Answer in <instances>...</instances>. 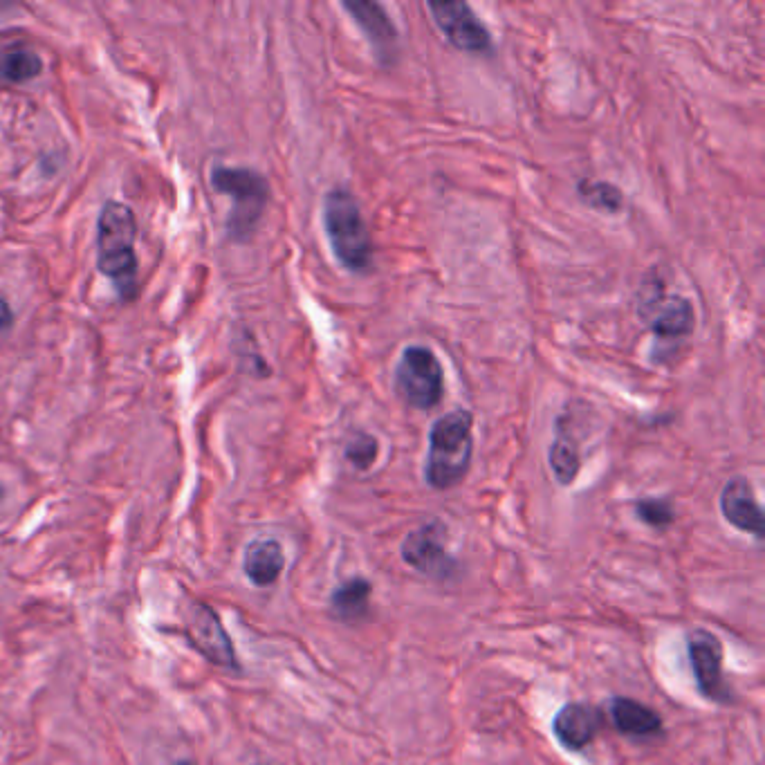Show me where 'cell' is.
Wrapping results in <instances>:
<instances>
[{
	"mask_svg": "<svg viewBox=\"0 0 765 765\" xmlns=\"http://www.w3.org/2000/svg\"><path fill=\"white\" fill-rule=\"evenodd\" d=\"M137 220L131 207L108 200L97 220V265L115 283L122 299H133L137 292L135 256Z\"/></svg>",
	"mask_w": 765,
	"mask_h": 765,
	"instance_id": "obj_2",
	"label": "cell"
},
{
	"mask_svg": "<svg viewBox=\"0 0 765 765\" xmlns=\"http://www.w3.org/2000/svg\"><path fill=\"white\" fill-rule=\"evenodd\" d=\"M611 718L617 732L631 736V739H649V736H658L662 730L660 714L633 698L615 696L611 700Z\"/></svg>",
	"mask_w": 765,
	"mask_h": 765,
	"instance_id": "obj_15",
	"label": "cell"
},
{
	"mask_svg": "<svg viewBox=\"0 0 765 765\" xmlns=\"http://www.w3.org/2000/svg\"><path fill=\"white\" fill-rule=\"evenodd\" d=\"M548 463L559 485H573L582 469V454H579L577 440L570 436L568 429H557V436L548 447Z\"/></svg>",
	"mask_w": 765,
	"mask_h": 765,
	"instance_id": "obj_17",
	"label": "cell"
},
{
	"mask_svg": "<svg viewBox=\"0 0 765 765\" xmlns=\"http://www.w3.org/2000/svg\"><path fill=\"white\" fill-rule=\"evenodd\" d=\"M721 514L732 528L752 534L754 539L765 537L763 508L757 499V492H754V485L748 478L734 476L723 485Z\"/></svg>",
	"mask_w": 765,
	"mask_h": 765,
	"instance_id": "obj_11",
	"label": "cell"
},
{
	"mask_svg": "<svg viewBox=\"0 0 765 765\" xmlns=\"http://www.w3.org/2000/svg\"><path fill=\"white\" fill-rule=\"evenodd\" d=\"M175 765H193V763H189V761H180V763H175Z\"/></svg>",
	"mask_w": 765,
	"mask_h": 765,
	"instance_id": "obj_23",
	"label": "cell"
},
{
	"mask_svg": "<svg viewBox=\"0 0 765 765\" xmlns=\"http://www.w3.org/2000/svg\"><path fill=\"white\" fill-rule=\"evenodd\" d=\"M211 182L220 193H227L234 200V209L229 214V234L236 241H245L250 236L270 200V184L261 173L252 169L218 167L211 173Z\"/></svg>",
	"mask_w": 765,
	"mask_h": 765,
	"instance_id": "obj_4",
	"label": "cell"
},
{
	"mask_svg": "<svg viewBox=\"0 0 765 765\" xmlns=\"http://www.w3.org/2000/svg\"><path fill=\"white\" fill-rule=\"evenodd\" d=\"M184 633H187V640L193 647L209 662L227 669L238 667L234 644L229 640L225 626L214 613V608L202 602L191 604L187 615H184Z\"/></svg>",
	"mask_w": 765,
	"mask_h": 765,
	"instance_id": "obj_9",
	"label": "cell"
},
{
	"mask_svg": "<svg viewBox=\"0 0 765 765\" xmlns=\"http://www.w3.org/2000/svg\"><path fill=\"white\" fill-rule=\"evenodd\" d=\"M43 63L34 52L23 48H12L0 54V77L14 84H23L41 75Z\"/></svg>",
	"mask_w": 765,
	"mask_h": 765,
	"instance_id": "obj_19",
	"label": "cell"
},
{
	"mask_svg": "<svg viewBox=\"0 0 765 765\" xmlns=\"http://www.w3.org/2000/svg\"><path fill=\"white\" fill-rule=\"evenodd\" d=\"M635 516L649 528L665 530L674 523V508L665 499H640L635 503Z\"/></svg>",
	"mask_w": 765,
	"mask_h": 765,
	"instance_id": "obj_21",
	"label": "cell"
},
{
	"mask_svg": "<svg viewBox=\"0 0 765 765\" xmlns=\"http://www.w3.org/2000/svg\"><path fill=\"white\" fill-rule=\"evenodd\" d=\"M395 391L409 409H436L445 393V375L436 353L427 346L411 344L402 350L395 366Z\"/></svg>",
	"mask_w": 765,
	"mask_h": 765,
	"instance_id": "obj_5",
	"label": "cell"
},
{
	"mask_svg": "<svg viewBox=\"0 0 765 765\" xmlns=\"http://www.w3.org/2000/svg\"><path fill=\"white\" fill-rule=\"evenodd\" d=\"M599 727H602V712L586 703H568L552 718V732L570 752H579L591 745Z\"/></svg>",
	"mask_w": 765,
	"mask_h": 765,
	"instance_id": "obj_13",
	"label": "cell"
},
{
	"mask_svg": "<svg viewBox=\"0 0 765 765\" xmlns=\"http://www.w3.org/2000/svg\"><path fill=\"white\" fill-rule=\"evenodd\" d=\"M638 306V317L653 335L662 341H678L694 333L696 310L691 301L662 290V285H644Z\"/></svg>",
	"mask_w": 765,
	"mask_h": 765,
	"instance_id": "obj_6",
	"label": "cell"
},
{
	"mask_svg": "<svg viewBox=\"0 0 765 765\" xmlns=\"http://www.w3.org/2000/svg\"><path fill=\"white\" fill-rule=\"evenodd\" d=\"M447 539V525L438 519L418 525L402 541L404 564L418 570L420 575L447 579L456 570V559L449 555Z\"/></svg>",
	"mask_w": 765,
	"mask_h": 765,
	"instance_id": "obj_7",
	"label": "cell"
},
{
	"mask_svg": "<svg viewBox=\"0 0 765 765\" xmlns=\"http://www.w3.org/2000/svg\"><path fill=\"white\" fill-rule=\"evenodd\" d=\"M341 7L346 9L355 25L364 32L368 43L373 45L377 59L384 66H389L395 54H398V30H395L386 9L380 3H373V0H344Z\"/></svg>",
	"mask_w": 765,
	"mask_h": 765,
	"instance_id": "obj_12",
	"label": "cell"
},
{
	"mask_svg": "<svg viewBox=\"0 0 765 765\" xmlns=\"http://www.w3.org/2000/svg\"><path fill=\"white\" fill-rule=\"evenodd\" d=\"M474 458V418L465 409L449 411L433 422L425 460V481L447 492L467 476Z\"/></svg>",
	"mask_w": 765,
	"mask_h": 765,
	"instance_id": "obj_1",
	"label": "cell"
},
{
	"mask_svg": "<svg viewBox=\"0 0 765 765\" xmlns=\"http://www.w3.org/2000/svg\"><path fill=\"white\" fill-rule=\"evenodd\" d=\"M14 321V312L9 308V303L0 299V328H9Z\"/></svg>",
	"mask_w": 765,
	"mask_h": 765,
	"instance_id": "obj_22",
	"label": "cell"
},
{
	"mask_svg": "<svg viewBox=\"0 0 765 765\" xmlns=\"http://www.w3.org/2000/svg\"><path fill=\"white\" fill-rule=\"evenodd\" d=\"M371 595H373V584L368 582V579L364 577L348 579V582L335 588L333 595H330V613H333L337 622H344V624L362 622L364 617H368Z\"/></svg>",
	"mask_w": 765,
	"mask_h": 765,
	"instance_id": "obj_16",
	"label": "cell"
},
{
	"mask_svg": "<svg viewBox=\"0 0 765 765\" xmlns=\"http://www.w3.org/2000/svg\"><path fill=\"white\" fill-rule=\"evenodd\" d=\"M429 14L438 30L456 50L467 54H492V34L467 3H429Z\"/></svg>",
	"mask_w": 765,
	"mask_h": 765,
	"instance_id": "obj_8",
	"label": "cell"
},
{
	"mask_svg": "<svg viewBox=\"0 0 765 765\" xmlns=\"http://www.w3.org/2000/svg\"><path fill=\"white\" fill-rule=\"evenodd\" d=\"M577 193L588 207L604 211V214H617L624 205L622 191L617 189L615 184L604 182V180H593V178L579 180Z\"/></svg>",
	"mask_w": 765,
	"mask_h": 765,
	"instance_id": "obj_18",
	"label": "cell"
},
{
	"mask_svg": "<svg viewBox=\"0 0 765 765\" xmlns=\"http://www.w3.org/2000/svg\"><path fill=\"white\" fill-rule=\"evenodd\" d=\"M687 653L698 691L714 703L730 700V685L723 676V644L709 631H694L687 638Z\"/></svg>",
	"mask_w": 765,
	"mask_h": 765,
	"instance_id": "obj_10",
	"label": "cell"
},
{
	"mask_svg": "<svg viewBox=\"0 0 765 765\" xmlns=\"http://www.w3.org/2000/svg\"><path fill=\"white\" fill-rule=\"evenodd\" d=\"M324 232L333 256L348 272H366L373 263V241L357 198L335 187L324 198Z\"/></svg>",
	"mask_w": 765,
	"mask_h": 765,
	"instance_id": "obj_3",
	"label": "cell"
},
{
	"mask_svg": "<svg viewBox=\"0 0 765 765\" xmlns=\"http://www.w3.org/2000/svg\"><path fill=\"white\" fill-rule=\"evenodd\" d=\"M285 568V552L276 539L258 537L247 543L243 555L245 577L258 588L274 586Z\"/></svg>",
	"mask_w": 765,
	"mask_h": 765,
	"instance_id": "obj_14",
	"label": "cell"
},
{
	"mask_svg": "<svg viewBox=\"0 0 765 765\" xmlns=\"http://www.w3.org/2000/svg\"><path fill=\"white\" fill-rule=\"evenodd\" d=\"M377 454H380V442L366 431H355L346 442V449H344L346 460L357 469V472H366V469H371L375 465Z\"/></svg>",
	"mask_w": 765,
	"mask_h": 765,
	"instance_id": "obj_20",
	"label": "cell"
}]
</instances>
